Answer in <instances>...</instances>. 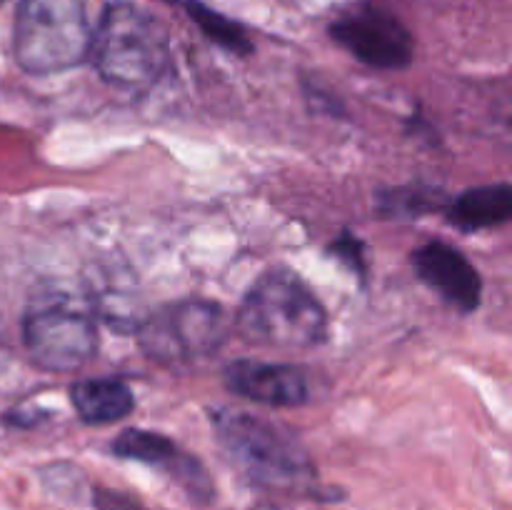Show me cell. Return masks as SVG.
I'll list each match as a JSON object with an SVG mask.
<instances>
[{"label": "cell", "instance_id": "1", "mask_svg": "<svg viewBox=\"0 0 512 510\" xmlns=\"http://www.w3.org/2000/svg\"><path fill=\"white\" fill-rule=\"evenodd\" d=\"M88 58L108 85L148 93L173 65L170 33L153 13L128 0H115L93 28Z\"/></svg>", "mask_w": 512, "mask_h": 510}, {"label": "cell", "instance_id": "2", "mask_svg": "<svg viewBox=\"0 0 512 510\" xmlns=\"http://www.w3.org/2000/svg\"><path fill=\"white\" fill-rule=\"evenodd\" d=\"M23 345L33 365L75 373L98 353V303L68 283L40 285L23 315Z\"/></svg>", "mask_w": 512, "mask_h": 510}, {"label": "cell", "instance_id": "3", "mask_svg": "<svg viewBox=\"0 0 512 510\" xmlns=\"http://www.w3.org/2000/svg\"><path fill=\"white\" fill-rule=\"evenodd\" d=\"M235 330L245 343L260 348L305 350L325 340L328 313L305 280L288 270H270L245 293Z\"/></svg>", "mask_w": 512, "mask_h": 510}, {"label": "cell", "instance_id": "4", "mask_svg": "<svg viewBox=\"0 0 512 510\" xmlns=\"http://www.w3.org/2000/svg\"><path fill=\"white\" fill-rule=\"evenodd\" d=\"M210 423L220 448L250 483L265 490H310L315 465L290 430L233 408H218Z\"/></svg>", "mask_w": 512, "mask_h": 510}, {"label": "cell", "instance_id": "5", "mask_svg": "<svg viewBox=\"0 0 512 510\" xmlns=\"http://www.w3.org/2000/svg\"><path fill=\"white\" fill-rule=\"evenodd\" d=\"M93 25L85 0H20L13 58L25 73L55 75L88 60Z\"/></svg>", "mask_w": 512, "mask_h": 510}, {"label": "cell", "instance_id": "6", "mask_svg": "<svg viewBox=\"0 0 512 510\" xmlns=\"http://www.w3.org/2000/svg\"><path fill=\"white\" fill-rule=\"evenodd\" d=\"M233 323L218 303L188 298L143 318L135 328L140 348L163 365H188L210 358L230 338Z\"/></svg>", "mask_w": 512, "mask_h": 510}, {"label": "cell", "instance_id": "7", "mask_svg": "<svg viewBox=\"0 0 512 510\" xmlns=\"http://www.w3.org/2000/svg\"><path fill=\"white\" fill-rule=\"evenodd\" d=\"M330 38L375 70H403L413 60V35L378 5H353L330 23Z\"/></svg>", "mask_w": 512, "mask_h": 510}, {"label": "cell", "instance_id": "8", "mask_svg": "<svg viewBox=\"0 0 512 510\" xmlns=\"http://www.w3.org/2000/svg\"><path fill=\"white\" fill-rule=\"evenodd\" d=\"M110 450H113L115 458L135 460V463L163 470L168 478H173L183 488V493L193 503L208 505L213 500V478L205 470V465L195 455L185 453L168 435L155 433V430L128 428L110 443Z\"/></svg>", "mask_w": 512, "mask_h": 510}, {"label": "cell", "instance_id": "9", "mask_svg": "<svg viewBox=\"0 0 512 510\" xmlns=\"http://www.w3.org/2000/svg\"><path fill=\"white\" fill-rule=\"evenodd\" d=\"M413 268L428 288L443 295L460 313H473L483 300V278L478 268L453 245L430 240L413 253Z\"/></svg>", "mask_w": 512, "mask_h": 510}, {"label": "cell", "instance_id": "10", "mask_svg": "<svg viewBox=\"0 0 512 510\" xmlns=\"http://www.w3.org/2000/svg\"><path fill=\"white\" fill-rule=\"evenodd\" d=\"M223 378L230 393L268 408H295L310 400V380L298 365L235 360Z\"/></svg>", "mask_w": 512, "mask_h": 510}, {"label": "cell", "instance_id": "11", "mask_svg": "<svg viewBox=\"0 0 512 510\" xmlns=\"http://www.w3.org/2000/svg\"><path fill=\"white\" fill-rule=\"evenodd\" d=\"M70 403L83 423L108 425L123 420L135 408V395L125 380L113 375L80 378L70 385Z\"/></svg>", "mask_w": 512, "mask_h": 510}, {"label": "cell", "instance_id": "12", "mask_svg": "<svg viewBox=\"0 0 512 510\" xmlns=\"http://www.w3.org/2000/svg\"><path fill=\"white\" fill-rule=\"evenodd\" d=\"M445 213H448V223L460 230H468V233L495 228V225L510 220L512 188L508 183L478 185V188L465 190L458 198L450 200L445 205Z\"/></svg>", "mask_w": 512, "mask_h": 510}, {"label": "cell", "instance_id": "13", "mask_svg": "<svg viewBox=\"0 0 512 510\" xmlns=\"http://www.w3.org/2000/svg\"><path fill=\"white\" fill-rule=\"evenodd\" d=\"M188 15L195 25L205 33V38L213 40L220 48L230 50L235 55H250L253 53V40L248 38L243 25L235 20L225 18V15L215 13V10L205 8L200 3H188Z\"/></svg>", "mask_w": 512, "mask_h": 510}, {"label": "cell", "instance_id": "14", "mask_svg": "<svg viewBox=\"0 0 512 510\" xmlns=\"http://www.w3.org/2000/svg\"><path fill=\"white\" fill-rule=\"evenodd\" d=\"M448 205L443 193L435 188H395L380 195V213L390 218H420L425 213H433Z\"/></svg>", "mask_w": 512, "mask_h": 510}, {"label": "cell", "instance_id": "15", "mask_svg": "<svg viewBox=\"0 0 512 510\" xmlns=\"http://www.w3.org/2000/svg\"><path fill=\"white\" fill-rule=\"evenodd\" d=\"M330 253L340 260V263L348 265L355 275L365 278L368 273V265H365L363 258V243L355 238V233H343L333 245H330Z\"/></svg>", "mask_w": 512, "mask_h": 510}, {"label": "cell", "instance_id": "16", "mask_svg": "<svg viewBox=\"0 0 512 510\" xmlns=\"http://www.w3.org/2000/svg\"><path fill=\"white\" fill-rule=\"evenodd\" d=\"M93 508L95 510H145V505L130 493L115 488H103L95 485L93 488Z\"/></svg>", "mask_w": 512, "mask_h": 510}, {"label": "cell", "instance_id": "17", "mask_svg": "<svg viewBox=\"0 0 512 510\" xmlns=\"http://www.w3.org/2000/svg\"><path fill=\"white\" fill-rule=\"evenodd\" d=\"M5 3V0H0V5H3Z\"/></svg>", "mask_w": 512, "mask_h": 510}]
</instances>
